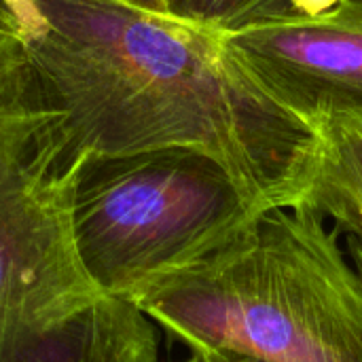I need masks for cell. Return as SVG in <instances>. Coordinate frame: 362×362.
<instances>
[{
  "label": "cell",
  "mask_w": 362,
  "mask_h": 362,
  "mask_svg": "<svg viewBox=\"0 0 362 362\" xmlns=\"http://www.w3.org/2000/svg\"><path fill=\"white\" fill-rule=\"evenodd\" d=\"M0 15L62 115L68 163L187 148L259 212L301 204L318 132L259 87L221 28L121 0H0Z\"/></svg>",
  "instance_id": "cell-1"
},
{
  "label": "cell",
  "mask_w": 362,
  "mask_h": 362,
  "mask_svg": "<svg viewBox=\"0 0 362 362\" xmlns=\"http://www.w3.org/2000/svg\"><path fill=\"white\" fill-rule=\"evenodd\" d=\"M170 339L263 362H362V276L305 206L257 214L132 299Z\"/></svg>",
  "instance_id": "cell-2"
},
{
  "label": "cell",
  "mask_w": 362,
  "mask_h": 362,
  "mask_svg": "<svg viewBox=\"0 0 362 362\" xmlns=\"http://www.w3.org/2000/svg\"><path fill=\"white\" fill-rule=\"evenodd\" d=\"M74 170L53 144L0 189V362H159L153 320L81 263Z\"/></svg>",
  "instance_id": "cell-3"
},
{
  "label": "cell",
  "mask_w": 362,
  "mask_h": 362,
  "mask_svg": "<svg viewBox=\"0 0 362 362\" xmlns=\"http://www.w3.org/2000/svg\"><path fill=\"white\" fill-rule=\"evenodd\" d=\"M261 214L210 157L163 148L83 157L70 187V225L91 280L132 299L195 265Z\"/></svg>",
  "instance_id": "cell-4"
},
{
  "label": "cell",
  "mask_w": 362,
  "mask_h": 362,
  "mask_svg": "<svg viewBox=\"0 0 362 362\" xmlns=\"http://www.w3.org/2000/svg\"><path fill=\"white\" fill-rule=\"evenodd\" d=\"M231 55L312 127L335 115H362V0L316 15L291 11L221 30Z\"/></svg>",
  "instance_id": "cell-5"
},
{
  "label": "cell",
  "mask_w": 362,
  "mask_h": 362,
  "mask_svg": "<svg viewBox=\"0 0 362 362\" xmlns=\"http://www.w3.org/2000/svg\"><path fill=\"white\" fill-rule=\"evenodd\" d=\"M318 148L308 191L310 208L346 238V250L362 276V115H335L316 123Z\"/></svg>",
  "instance_id": "cell-6"
},
{
  "label": "cell",
  "mask_w": 362,
  "mask_h": 362,
  "mask_svg": "<svg viewBox=\"0 0 362 362\" xmlns=\"http://www.w3.org/2000/svg\"><path fill=\"white\" fill-rule=\"evenodd\" d=\"M168 13L180 21L212 25L221 30L238 28L255 19L288 11V0H165Z\"/></svg>",
  "instance_id": "cell-7"
},
{
  "label": "cell",
  "mask_w": 362,
  "mask_h": 362,
  "mask_svg": "<svg viewBox=\"0 0 362 362\" xmlns=\"http://www.w3.org/2000/svg\"><path fill=\"white\" fill-rule=\"evenodd\" d=\"M34 157L32 127L0 108V189L4 182Z\"/></svg>",
  "instance_id": "cell-8"
},
{
  "label": "cell",
  "mask_w": 362,
  "mask_h": 362,
  "mask_svg": "<svg viewBox=\"0 0 362 362\" xmlns=\"http://www.w3.org/2000/svg\"><path fill=\"white\" fill-rule=\"evenodd\" d=\"M341 0H288V11L295 15L316 17L335 8Z\"/></svg>",
  "instance_id": "cell-9"
},
{
  "label": "cell",
  "mask_w": 362,
  "mask_h": 362,
  "mask_svg": "<svg viewBox=\"0 0 362 362\" xmlns=\"http://www.w3.org/2000/svg\"><path fill=\"white\" fill-rule=\"evenodd\" d=\"M134 8L146 11V13H157V15H170L168 13V2L165 0H121ZM172 17V15H170Z\"/></svg>",
  "instance_id": "cell-10"
},
{
  "label": "cell",
  "mask_w": 362,
  "mask_h": 362,
  "mask_svg": "<svg viewBox=\"0 0 362 362\" xmlns=\"http://www.w3.org/2000/svg\"><path fill=\"white\" fill-rule=\"evenodd\" d=\"M208 352L214 362H263L257 358H248V356H240V354H231V352H221V350H202Z\"/></svg>",
  "instance_id": "cell-11"
},
{
  "label": "cell",
  "mask_w": 362,
  "mask_h": 362,
  "mask_svg": "<svg viewBox=\"0 0 362 362\" xmlns=\"http://www.w3.org/2000/svg\"><path fill=\"white\" fill-rule=\"evenodd\" d=\"M182 362H214L212 356L208 352H202V350H191V356Z\"/></svg>",
  "instance_id": "cell-12"
}]
</instances>
